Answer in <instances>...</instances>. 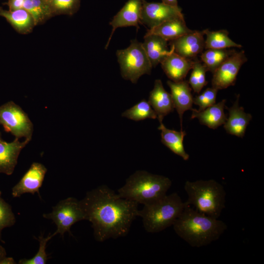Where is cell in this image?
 I'll return each instance as SVG.
<instances>
[{"label": "cell", "instance_id": "cell-1", "mask_svg": "<svg viewBox=\"0 0 264 264\" xmlns=\"http://www.w3.org/2000/svg\"><path fill=\"white\" fill-rule=\"evenodd\" d=\"M80 202L99 242L126 236L138 217L137 202L120 197L105 185L88 192Z\"/></svg>", "mask_w": 264, "mask_h": 264}, {"label": "cell", "instance_id": "cell-2", "mask_svg": "<svg viewBox=\"0 0 264 264\" xmlns=\"http://www.w3.org/2000/svg\"><path fill=\"white\" fill-rule=\"evenodd\" d=\"M173 226L180 238L196 247L205 246L218 240L227 228L223 221L202 214L188 204Z\"/></svg>", "mask_w": 264, "mask_h": 264}, {"label": "cell", "instance_id": "cell-3", "mask_svg": "<svg viewBox=\"0 0 264 264\" xmlns=\"http://www.w3.org/2000/svg\"><path fill=\"white\" fill-rule=\"evenodd\" d=\"M171 185L172 181L168 177L139 170L126 179L117 194L122 198L145 205L164 197Z\"/></svg>", "mask_w": 264, "mask_h": 264}, {"label": "cell", "instance_id": "cell-4", "mask_svg": "<svg viewBox=\"0 0 264 264\" xmlns=\"http://www.w3.org/2000/svg\"><path fill=\"white\" fill-rule=\"evenodd\" d=\"M184 189L188 205L206 216L219 218L225 207L226 192L223 185L214 179L187 180Z\"/></svg>", "mask_w": 264, "mask_h": 264}, {"label": "cell", "instance_id": "cell-5", "mask_svg": "<svg viewBox=\"0 0 264 264\" xmlns=\"http://www.w3.org/2000/svg\"><path fill=\"white\" fill-rule=\"evenodd\" d=\"M187 204L177 193L174 192L153 203L144 205L138 210V216L142 218L146 232L158 233L173 225Z\"/></svg>", "mask_w": 264, "mask_h": 264}, {"label": "cell", "instance_id": "cell-6", "mask_svg": "<svg viewBox=\"0 0 264 264\" xmlns=\"http://www.w3.org/2000/svg\"><path fill=\"white\" fill-rule=\"evenodd\" d=\"M122 77L136 83L144 74H150L152 66L143 47L142 43L134 39L129 46L116 51Z\"/></svg>", "mask_w": 264, "mask_h": 264}, {"label": "cell", "instance_id": "cell-7", "mask_svg": "<svg viewBox=\"0 0 264 264\" xmlns=\"http://www.w3.org/2000/svg\"><path fill=\"white\" fill-rule=\"evenodd\" d=\"M43 217L52 220L57 226L53 236L59 234L62 236L66 232L70 233L71 227L77 222L85 220V214L80 200L69 197L60 200L52 207L51 212L44 214Z\"/></svg>", "mask_w": 264, "mask_h": 264}, {"label": "cell", "instance_id": "cell-8", "mask_svg": "<svg viewBox=\"0 0 264 264\" xmlns=\"http://www.w3.org/2000/svg\"><path fill=\"white\" fill-rule=\"evenodd\" d=\"M0 125L16 138L31 140L33 125L27 113L11 101L0 106Z\"/></svg>", "mask_w": 264, "mask_h": 264}, {"label": "cell", "instance_id": "cell-9", "mask_svg": "<svg viewBox=\"0 0 264 264\" xmlns=\"http://www.w3.org/2000/svg\"><path fill=\"white\" fill-rule=\"evenodd\" d=\"M247 60L243 50L234 52L213 73L212 87L219 90L234 85L241 66Z\"/></svg>", "mask_w": 264, "mask_h": 264}, {"label": "cell", "instance_id": "cell-10", "mask_svg": "<svg viewBox=\"0 0 264 264\" xmlns=\"http://www.w3.org/2000/svg\"><path fill=\"white\" fill-rule=\"evenodd\" d=\"M181 9L163 2H149L143 0L140 23L150 29L173 19L184 18Z\"/></svg>", "mask_w": 264, "mask_h": 264}, {"label": "cell", "instance_id": "cell-11", "mask_svg": "<svg viewBox=\"0 0 264 264\" xmlns=\"http://www.w3.org/2000/svg\"><path fill=\"white\" fill-rule=\"evenodd\" d=\"M47 168L43 164L33 162L20 181L12 188V195L14 198L21 197L25 193L34 195L38 193L47 172Z\"/></svg>", "mask_w": 264, "mask_h": 264}, {"label": "cell", "instance_id": "cell-12", "mask_svg": "<svg viewBox=\"0 0 264 264\" xmlns=\"http://www.w3.org/2000/svg\"><path fill=\"white\" fill-rule=\"evenodd\" d=\"M203 31L192 30L178 38L169 41V45L175 53L186 59L194 60L204 48Z\"/></svg>", "mask_w": 264, "mask_h": 264}, {"label": "cell", "instance_id": "cell-13", "mask_svg": "<svg viewBox=\"0 0 264 264\" xmlns=\"http://www.w3.org/2000/svg\"><path fill=\"white\" fill-rule=\"evenodd\" d=\"M143 0H128L123 7L113 17L110 24L112 27V31L108 40L106 48L108 46L111 37L118 28L135 26L139 28Z\"/></svg>", "mask_w": 264, "mask_h": 264}, {"label": "cell", "instance_id": "cell-14", "mask_svg": "<svg viewBox=\"0 0 264 264\" xmlns=\"http://www.w3.org/2000/svg\"><path fill=\"white\" fill-rule=\"evenodd\" d=\"M194 61L180 56L170 48L169 53L160 64L167 76L173 82H178L185 79Z\"/></svg>", "mask_w": 264, "mask_h": 264}, {"label": "cell", "instance_id": "cell-15", "mask_svg": "<svg viewBox=\"0 0 264 264\" xmlns=\"http://www.w3.org/2000/svg\"><path fill=\"white\" fill-rule=\"evenodd\" d=\"M25 139L21 142L16 138L11 142L0 140V173L11 175L18 163L21 151L30 142Z\"/></svg>", "mask_w": 264, "mask_h": 264}, {"label": "cell", "instance_id": "cell-16", "mask_svg": "<svg viewBox=\"0 0 264 264\" xmlns=\"http://www.w3.org/2000/svg\"><path fill=\"white\" fill-rule=\"evenodd\" d=\"M171 90L174 108L179 115L181 131H182V117L185 111L193 109V97L188 82L184 80L178 82H167Z\"/></svg>", "mask_w": 264, "mask_h": 264}, {"label": "cell", "instance_id": "cell-17", "mask_svg": "<svg viewBox=\"0 0 264 264\" xmlns=\"http://www.w3.org/2000/svg\"><path fill=\"white\" fill-rule=\"evenodd\" d=\"M240 95L230 108L226 107L228 110L229 117L224 124L223 127L227 133L242 138L247 126L252 119V115L246 113L242 107L239 106Z\"/></svg>", "mask_w": 264, "mask_h": 264}, {"label": "cell", "instance_id": "cell-18", "mask_svg": "<svg viewBox=\"0 0 264 264\" xmlns=\"http://www.w3.org/2000/svg\"><path fill=\"white\" fill-rule=\"evenodd\" d=\"M149 103L155 111L159 122H162L165 116L175 109L170 93L164 88L161 81L155 80L154 87L150 92Z\"/></svg>", "mask_w": 264, "mask_h": 264}, {"label": "cell", "instance_id": "cell-19", "mask_svg": "<svg viewBox=\"0 0 264 264\" xmlns=\"http://www.w3.org/2000/svg\"><path fill=\"white\" fill-rule=\"evenodd\" d=\"M225 102L226 100L223 99L201 111L193 109L191 118H197L201 124L216 129L224 124L226 120L224 112Z\"/></svg>", "mask_w": 264, "mask_h": 264}, {"label": "cell", "instance_id": "cell-20", "mask_svg": "<svg viewBox=\"0 0 264 264\" xmlns=\"http://www.w3.org/2000/svg\"><path fill=\"white\" fill-rule=\"evenodd\" d=\"M142 46L152 67L161 63L170 52L168 41L154 34H145Z\"/></svg>", "mask_w": 264, "mask_h": 264}, {"label": "cell", "instance_id": "cell-21", "mask_svg": "<svg viewBox=\"0 0 264 264\" xmlns=\"http://www.w3.org/2000/svg\"><path fill=\"white\" fill-rule=\"evenodd\" d=\"M184 18H178L166 21L157 26L149 29L146 34H154L166 41H171L190 32Z\"/></svg>", "mask_w": 264, "mask_h": 264}, {"label": "cell", "instance_id": "cell-22", "mask_svg": "<svg viewBox=\"0 0 264 264\" xmlns=\"http://www.w3.org/2000/svg\"><path fill=\"white\" fill-rule=\"evenodd\" d=\"M159 123L158 129L161 131V141L163 144L184 160H188L189 155L185 152L183 143L186 132L170 130L167 128L162 122Z\"/></svg>", "mask_w": 264, "mask_h": 264}, {"label": "cell", "instance_id": "cell-23", "mask_svg": "<svg viewBox=\"0 0 264 264\" xmlns=\"http://www.w3.org/2000/svg\"><path fill=\"white\" fill-rule=\"evenodd\" d=\"M0 16L3 17L19 33H30L35 26L31 15L23 8L6 10L0 8Z\"/></svg>", "mask_w": 264, "mask_h": 264}, {"label": "cell", "instance_id": "cell-24", "mask_svg": "<svg viewBox=\"0 0 264 264\" xmlns=\"http://www.w3.org/2000/svg\"><path fill=\"white\" fill-rule=\"evenodd\" d=\"M202 31L206 35L204 42V48L206 49L242 47V45L229 38V33L226 30L212 31L207 29Z\"/></svg>", "mask_w": 264, "mask_h": 264}, {"label": "cell", "instance_id": "cell-25", "mask_svg": "<svg viewBox=\"0 0 264 264\" xmlns=\"http://www.w3.org/2000/svg\"><path fill=\"white\" fill-rule=\"evenodd\" d=\"M235 50L227 48L208 49L200 54L201 62L212 73Z\"/></svg>", "mask_w": 264, "mask_h": 264}, {"label": "cell", "instance_id": "cell-26", "mask_svg": "<svg viewBox=\"0 0 264 264\" xmlns=\"http://www.w3.org/2000/svg\"><path fill=\"white\" fill-rule=\"evenodd\" d=\"M122 116L135 121L147 118L156 119L157 115L148 101L143 99L131 108L127 110Z\"/></svg>", "mask_w": 264, "mask_h": 264}, {"label": "cell", "instance_id": "cell-27", "mask_svg": "<svg viewBox=\"0 0 264 264\" xmlns=\"http://www.w3.org/2000/svg\"><path fill=\"white\" fill-rule=\"evenodd\" d=\"M192 69L188 83L195 92L199 93L208 83L205 78L208 70L205 65L198 60L194 61Z\"/></svg>", "mask_w": 264, "mask_h": 264}, {"label": "cell", "instance_id": "cell-28", "mask_svg": "<svg viewBox=\"0 0 264 264\" xmlns=\"http://www.w3.org/2000/svg\"><path fill=\"white\" fill-rule=\"evenodd\" d=\"M54 14L71 15L78 9L80 0H45Z\"/></svg>", "mask_w": 264, "mask_h": 264}, {"label": "cell", "instance_id": "cell-29", "mask_svg": "<svg viewBox=\"0 0 264 264\" xmlns=\"http://www.w3.org/2000/svg\"><path fill=\"white\" fill-rule=\"evenodd\" d=\"M53 237L52 234H49L46 238L43 235H40L38 241L39 242V248L36 255L31 259H22L19 260V264H45L48 259L46 253V247L47 242Z\"/></svg>", "mask_w": 264, "mask_h": 264}, {"label": "cell", "instance_id": "cell-30", "mask_svg": "<svg viewBox=\"0 0 264 264\" xmlns=\"http://www.w3.org/2000/svg\"><path fill=\"white\" fill-rule=\"evenodd\" d=\"M16 222V218L11 205L1 197L0 191V240L2 230L13 226Z\"/></svg>", "mask_w": 264, "mask_h": 264}, {"label": "cell", "instance_id": "cell-31", "mask_svg": "<svg viewBox=\"0 0 264 264\" xmlns=\"http://www.w3.org/2000/svg\"><path fill=\"white\" fill-rule=\"evenodd\" d=\"M218 90L213 87L206 88L202 93L193 98V103L199 106L198 111L215 104Z\"/></svg>", "mask_w": 264, "mask_h": 264}, {"label": "cell", "instance_id": "cell-32", "mask_svg": "<svg viewBox=\"0 0 264 264\" xmlns=\"http://www.w3.org/2000/svg\"><path fill=\"white\" fill-rule=\"evenodd\" d=\"M37 14L39 24L53 16L50 6L45 0H31Z\"/></svg>", "mask_w": 264, "mask_h": 264}, {"label": "cell", "instance_id": "cell-33", "mask_svg": "<svg viewBox=\"0 0 264 264\" xmlns=\"http://www.w3.org/2000/svg\"><path fill=\"white\" fill-rule=\"evenodd\" d=\"M23 8L27 11L32 16L35 25L39 24L37 14L33 5L31 0H24Z\"/></svg>", "mask_w": 264, "mask_h": 264}, {"label": "cell", "instance_id": "cell-34", "mask_svg": "<svg viewBox=\"0 0 264 264\" xmlns=\"http://www.w3.org/2000/svg\"><path fill=\"white\" fill-rule=\"evenodd\" d=\"M24 0H9L7 5L10 10H15L23 8Z\"/></svg>", "mask_w": 264, "mask_h": 264}, {"label": "cell", "instance_id": "cell-35", "mask_svg": "<svg viewBox=\"0 0 264 264\" xmlns=\"http://www.w3.org/2000/svg\"><path fill=\"white\" fill-rule=\"evenodd\" d=\"M16 263L13 258L6 256L0 261V264H15Z\"/></svg>", "mask_w": 264, "mask_h": 264}, {"label": "cell", "instance_id": "cell-36", "mask_svg": "<svg viewBox=\"0 0 264 264\" xmlns=\"http://www.w3.org/2000/svg\"><path fill=\"white\" fill-rule=\"evenodd\" d=\"M162 2L174 7H178L177 0H161Z\"/></svg>", "mask_w": 264, "mask_h": 264}, {"label": "cell", "instance_id": "cell-37", "mask_svg": "<svg viewBox=\"0 0 264 264\" xmlns=\"http://www.w3.org/2000/svg\"><path fill=\"white\" fill-rule=\"evenodd\" d=\"M6 256V252L4 247L0 245V261Z\"/></svg>", "mask_w": 264, "mask_h": 264}, {"label": "cell", "instance_id": "cell-38", "mask_svg": "<svg viewBox=\"0 0 264 264\" xmlns=\"http://www.w3.org/2000/svg\"><path fill=\"white\" fill-rule=\"evenodd\" d=\"M1 139H2V137H1V133L0 131V140H1Z\"/></svg>", "mask_w": 264, "mask_h": 264}]
</instances>
